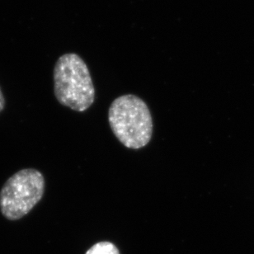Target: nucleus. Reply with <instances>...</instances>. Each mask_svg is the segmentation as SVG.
I'll list each match as a JSON object with an SVG mask.
<instances>
[{
    "instance_id": "nucleus-1",
    "label": "nucleus",
    "mask_w": 254,
    "mask_h": 254,
    "mask_svg": "<svg viewBox=\"0 0 254 254\" xmlns=\"http://www.w3.org/2000/svg\"><path fill=\"white\" fill-rule=\"evenodd\" d=\"M108 121L113 134L128 149H141L151 139V113L146 103L134 94L120 96L113 101Z\"/></svg>"
},
{
    "instance_id": "nucleus-2",
    "label": "nucleus",
    "mask_w": 254,
    "mask_h": 254,
    "mask_svg": "<svg viewBox=\"0 0 254 254\" xmlns=\"http://www.w3.org/2000/svg\"><path fill=\"white\" fill-rule=\"evenodd\" d=\"M54 93L62 105L83 113L93 105L95 88L85 62L78 55L60 57L54 68Z\"/></svg>"
},
{
    "instance_id": "nucleus-3",
    "label": "nucleus",
    "mask_w": 254,
    "mask_h": 254,
    "mask_svg": "<svg viewBox=\"0 0 254 254\" xmlns=\"http://www.w3.org/2000/svg\"><path fill=\"white\" fill-rule=\"evenodd\" d=\"M45 186L44 176L37 169L17 172L7 179L0 190L2 215L11 221L24 217L42 200Z\"/></svg>"
},
{
    "instance_id": "nucleus-4",
    "label": "nucleus",
    "mask_w": 254,
    "mask_h": 254,
    "mask_svg": "<svg viewBox=\"0 0 254 254\" xmlns=\"http://www.w3.org/2000/svg\"><path fill=\"white\" fill-rule=\"evenodd\" d=\"M86 254H120V253L113 243L103 241L92 246Z\"/></svg>"
},
{
    "instance_id": "nucleus-5",
    "label": "nucleus",
    "mask_w": 254,
    "mask_h": 254,
    "mask_svg": "<svg viewBox=\"0 0 254 254\" xmlns=\"http://www.w3.org/2000/svg\"><path fill=\"white\" fill-rule=\"evenodd\" d=\"M5 107V99L2 94V91L0 89V113L3 110Z\"/></svg>"
}]
</instances>
